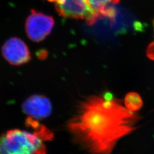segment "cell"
Returning <instances> with one entry per match:
<instances>
[{
	"instance_id": "obj_10",
	"label": "cell",
	"mask_w": 154,
	"mask_h": 154,
	"mask_svg": "<svg viewBox=\"0 0 154 154\" xmlns=\"http://www.w3.org/2000/svg\"><path fill=\"white\" fill-rule=\"evenodd\" d=\"M153 26H154V20H153Z\"/></svg>"
},
{
	"instance_id": "obj_3",
	"label": "cell",
	"mask_w": 154,
	"mask_h": 154,
	"mask_svg": "<svg viewBox=\"0 0 154 154\" xmlns=\"http://www.w3.org/2000/svg\"><path fill=\"white\" fill-rule=\"evenodd\" d=\"M55 4L59 14L65 18L85 20L88 25L98 20L88 0H48Z\"/></svg>"
},
{
	"instance_id": "obj_4",
	"label": "cell",
	"mask_w": 154,
	"mask_h": 154,
	"mask_svg": "<svg viewBox=\"0 0 154 154\" xmlns=\"http://www.w3.org/2000/svg\"><path fill=\"white\" fill-rule=\"evenodd\" d=\"M54 25V21L52 17L32 9L26 21L25 30L29 38L39 42L51 33Z\"/></svg>"
},
{
	"instance_id": "obj_8",
	"label": "cell",
	"mask_w": 154,
	"mask_h": 154,
	"mask_svg": "<svg viewBox=\"0 0 154 154\" xmlns=\"http://www.w3.org/2000/svg\"><path fill=\"white\" fill-rule=\"evenodd\" d=\"M124 104L127 109L132 112H136L142 109L143 102L139 94L131 92L126 95Z\"/></svg>"
},
{
	"instance_id": "obj_7",
	"label": "cell",
	"mask_w": 154,
	"mask_h": 154,
	"mask_svg": "<svg viewBox=\"0 0 154 154\" xmlns=\"http://www.w3.org/2000/svg\"><path fill=\"white\" fill-rule=\"evenodd\" d=\"M88 1L99 20L103 17H113L114 11L111 9V6L118 4L120 0H88Z\"/></svg>"
},
{
	"instance_id": "obj_6",
	"label": "cell",
	"mask_w": 154,
	"mask_h": 154,
	"mask_svg": "<svg viewBox=\"0 0 154 154\" xmlns=\"http://www.w3.org/2000/svg\"><path fill=\"white\" fill-rule=\"evenodd\" d=\"M22 109L30 118L41 119L50 116L52 105L49 99L44 95H33L23 102Z\"/></svg>"
},
{
	"instance_id": "obj_1",
	"label": "cell",
	"mask_w": 154,
	"mask_h": 154,
	"mask_svg": "<svg viewBox=\"0 0 154 154\" xmlns=\"http://www.w3.org/2000/svg\"><path fill=\"white\" fill-rule=\"evenodd\" d=\"M142 117L110 93L82 101L66 126L74 140L91 154H111L122 138L138 128Z\"/></svg>"
},
{
	"instance_id": "obj_2",
	"label": "cell",
	"mask_w": 154,
	"mask_h": 154,
	"mask_svg": "<svg viewBox=\"0 0 154 154\" xmlns=\"http://www.w3.org/2000/svg\"><path fill=\"white\" fill-rule=\"evenodd\" d=\"M30 132L19 129L11 130L0 136V154H46L44 141L51 139L48 130Z\"/></svg>"
},
{
	"instance_id": "obj_9",
	"label": "cell",
	"mask_w": 154,
	"mask_h": 154,
	"mask_svg": "<svg viewBox=\"0 0 154 154\" xmlns=\"http://www.w3.org/2000/svg\"><path fill=\"white\" fill-rule=\"evenodd\" d=\"M146 53L149 58L154 61V42L149 45Z\"/></svg>"
},
{
	"instance_id": "obj_5",
	"label": "cell",
	"mask_w": 154,
	"mask_h": 154,
	"mask_svg": "<svg viewBox=\"0 0 154 154\" xmlns=\"http://www.w3.org/2000/svg\"><path fill=\"white\" fill-rule=\"evenodd\" d=\"M3 57L14 66L22 65L31 59L30 53L26 44L19 38L8 39L2 48Z\"/></svg>"
}]
</instances>
